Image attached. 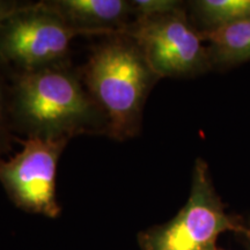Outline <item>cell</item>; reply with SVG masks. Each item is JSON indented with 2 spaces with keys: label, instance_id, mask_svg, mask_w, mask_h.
I'll use <instances>...</instances> for the list:
<instances>
[{
  "label": "cell",
  "instance_id": "5",
  "mask_svg": "<svg viewBox=\"0 0 250 250\" xmlns=\"http://www.w3.org/2000/svg\"><path fill=\"white\" fill-rule=\"evenodd\" d=\"M124 33L136 41L160 79L196 77L212 67L208 45L186 7L136 19Z\"/></svg>",
  "mask_w": 250,
  "mask_h": 250
},
{
  "label": "cell",
  "instance_id": "12",
  "mask_svg": "<svg viewBox=\"0 0 250 250\" xmlns=\"http://www.w3.org/2000/svg\"><path fill=\"white\" fill-rule=\"evenodd\" d=\"M22 2L9 1V0H0V23L7 19Z\"/></svg>",
  "mask_w": 250,
  "mask_h": 250
},
{
  "label": "cell",
  "instance_id": "3",
  "mask_svg": "<svg viewBox=\"0 0 250 250\" xmlns=\"http://www.w3.org/2000/svg\"><path fill=\"white\" fill-rule=\"evenodd\" d=\"M243 224L225 211L208 165L198 158L192 169L189 198L173 219L138 234L142 250H218L225 232H241Z\"/></svg>",
  "mask_w": 250,
  "mask_h": 250
},
{
  "label": "cell",
  "instance_id": "6",
  "mask_svg": "<svg viewBox=\"0 0 250 250\" xmlns=\"http://www.w3.org/2000/svg\"><path fill=\"white\" fill-rule=\"evenodd\" d=\"M68 140L24 138L22 149L0 159V183L12 203L24 212L57 218L62 208L56 196L57 166Z\"/></svg>",
  "mask_w": 250,
  "mask_h": 250
},
{
  "label": "cell",
  "instance_id": "11",
  "mask_svg": "<svg viewBox=\"0 0 250 250\" xmlns=\"http://www.w3.org/2000/svg\"><path fill=\"white\" fill-rule=\"evenodd\" d=\"M131 5H132L134 20L169 13L187 6L184 5V2L177 0H131Z\"/></svg>",
  "mask_w": 250,
  "mask_h": 250
},
{
  "label": "cell",
  "instance_id": "4",
  "mask_svg": "<svg viewBox=\"0 0 250 250\" xmlns=\"http://www.w3.org/2000/svg\"><path fill=\"white\" fill-rule=\"evenodd\" d=\"M76 36L45 0L22 2L0 23V62L12 73L67 64Z\"/></svg>",
  "mask_w": 250,
  "mask_h": 250
},
{
  "label": "cell",
  "instance_id": "14",
  "mask_svg": "<svg viewBox=\"0 0 250 250\" xmlns=\"http://www.w3.org/2000/svg\"><path fill=\"white\" fill-rule=\"evenodd\" d=\"M218 250H220V249H218Z\"/></svg>",
  "mask_w": 250,
  "mask_h": 250
},
{
  "label": "cell",
  "instance_id": "2",
  "mask_svg": "<svg viewBox=\"0 0 250 250\" xmlns=\"http://www.w3.org/2000/svg\"><path fill=\"white\" fill-rule=\"evenodd\" d=\"M90 96L108 121V137L125 142L142 129L146 100L159 78L125 33L103 37L79 68Z\"/></svg>",
  "mask_w": 250,
  "mask_h": 250
},
{
  "label": "cell",
  "instance_id": "10",
  "mask_svg": "<svg viewBox=\"0 0 250 250\" xmlns=\"http://www.w3.org/2000/svg\"><path fill=\"white\" fill-rule=\"evenodd\" d=\"M12 73L0 62V159L13 149V144L20 138L15 134L11 114Z\"/></svg>",
  "mask_w": 250,
  "mask_h": 250
},
{
  "label": "cell",
  "instance_id": "7",
  "mask_svg": "<svg viewBox=\"0 0 250 250\" xmlns=\"http://www.w3.org/2000/svg\"><path fill=\"white\" fill-rule=\"evenodd\" d=\"M76 35L124 33L132 23L131 0H45Z\"/></svg>",
  "mask_w": 250,
  "mask_h": 250
},
{
  "label": "cell",
  "instance_id": "1",
  "mask_svg": "<svg viewBox=\"0 0 250 250\" xmlns=\"http://www.w3.org/2000/svg\"><path fill=\"white\" fill-rule=\"evenodd\" d=\"M11 114L21 139L70 142L78 136L108 137L107 118L72 62L12 73Z\"/></svg>",
  "mask_w": 250,
  "mask_h": 250
},
{
  "label": "cell",
  "instance_id": "8",
  "mask_svg": "<svg viewBox=\"0 0 250 250\" xmlns=\"http://www.w3.org/2000/svg\"><path fill=\"white\" fill-rule=\"evenodd\" d=\"M212 66L232 65L250 59V20L201 31Z\"/></svg>",
  "mask_w": 250,
  "mask_h": 250
},
{
  "label": "cell",
  "instance_id": "9",
  "mask_svg": "<svg viewBox=\"0 0 250 250\" xmlns=\"http://www.w3.org/2000/svg\"><path fill=\"white\" fill-rule=\"evenodd\" d=\"M188 7L190 21L199 31L250 20V0H196Z\"/></svg>",
  "mask_w": 250,
  "mask_h": 250
},
{
  "label": "cell",
  "instance_id": "13",
  "mask_svg": "<svg viewBox=\"0 0 250 250\" xmlns=\"http://www.w3.org/2000/svg\"><path fill=\"white\" fill-rule=\"evenodd\" d=\"M239 234H241V235L243 236V239H246L247 241H248L249 245H250V226H249V225L243 224V227H242L241 232H240Z\"/></svg>",
  "mask_w": 250,
  "mask_h": 250
}]
</instances>
